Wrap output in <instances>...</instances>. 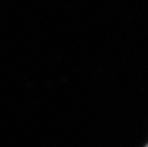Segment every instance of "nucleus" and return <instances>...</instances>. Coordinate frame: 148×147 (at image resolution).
<instances>
[{"label":"nucleus","instance_id":"f257e3e1","mask_svg":"<svg viewBox=\"0 0 148 147\" xmlns=\"http://www.w3.org/2000/svg\"><path fill=\"white\" fill-rule=\"evenodd\" d=\"M145 147H148V144H147V145H146V146H145Z\"/></svg>","mask_w":148,"mask_h":147}]
</instances>
